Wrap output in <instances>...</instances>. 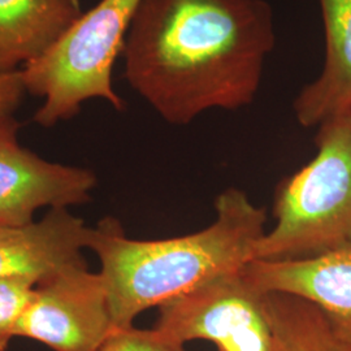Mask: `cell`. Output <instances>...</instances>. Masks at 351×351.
<instances>
[{
	"label": "cell",
	"mask_w": 351,
	"mask_h": 351,
	"mask_svg": "<svg viewBox=\"0 0 351 351\" xmlns=\"http://www.w3.org/2000/svg\"><path fill=\"white\" fill-rule=\"evenodd\" d=\"M265 0H141L121 56L124 77L172 125L249 106L275 47Z\"/></svg>",
	"instance_id": "1"
},
{
	"label": "cell",
	"mask_w": 351,
	"mask_h": 351,
	"mask_svg": "<svg viewBox=\"0 0 351 351\" xmlns=\"http://www.w3.org/2000/svg\"><path fill=\"white\" fill-rule=\"evenodd\" d=\"M215 211V221L202 230L149 241L129 239L117 219H101L88 249L101 262L114 329L134 326L143 311L254 259L265 233V210L229 188L216 198Z\"/></svg>",
	"instance_id": "2"
},
{
	"label": "cell",
	"mask_w": 351,
	"mask_h": 351,
	"mask_svg": "<svg viewBox=\"0 0 351 351\" xmlns=\"http://www.w3.org/2000/svg\"><path fill=\"white\" fill-rule=\"evenodd\" d=\"M314 159L285 177L274 194L276 220L254 259L298 261L351 243V112L326 120Z\"/></svg>",
	"instance_id": "3"
},
{
	"label": "cell",
	"mask_w": 351,
	"mask_h": 351,
	"mask_svg": "<svg viewBox=\"0 0 351 351\" xmlns=\"http://www.w3.org/2000/svg\"><path fill=\"white\" fill-rule=\"evenodd\" d=\"M139 1L99 0L43 56L21 69L27 94L45 101L33 117L38 125L51 128L69 120L95 98L119 111L124 108L113 88V65Z\"/></svg>",
	"instance_id": "4"
},
{
	"label": "cell",
	"mask_w": 351,
	"mask_h": 351,
	"mask_svg": "<svg viewBox=\"0 0 351 351\" xmlns=\"http://www.w3.org/2000/svg\"><path fill=\"white\" fill-rule=\"evenodd\" d=\"M158 308L154 329L177 343L204 339L219 351H272L265 293L245 268L215 277Z\"/></svg>",
	"instance_id": "5"
},
{
	"label": "cell",
	"mask_w": 351,
	"mask_h": 351,
	"mask_svg": "<svg viewBox=\"0 0 351 351\" xmlns=\"http://www.w3.org/2000/svg\"><path fill=\"white\" fill-rule=\"evenodd\" d=\"M113 330L104 278L90 272L85 262L38 284L16 337L34 339L53 351H97Z\"/></svg>",
	"instance_id": "6"
},
{
	"label": "cell",
	"mask_w": 351,
	"mask_h": 351,
	"mask_svg": "<svg viewBox=\"0 0 351 351\" xmlns=\"http://www.w3.org/2000/svg\"><path fill=\"white\" fill-rule=\"evenodd\" d=\"M19 129L16 119L0 124V226H24L42 207L68 208L90 201L95 175L45 160L19 142Z\"/></svg>",
	"instance_id": "7"
},
{
	"label": "cell",
	"mask_w": 351,
	"mask_h": 351,
	"mask_svg": "<svg viewBox=\"0 0 351 351\" xmlns=\"http://www.w3.org/2000/svg\"><path fill=\"white\" fill-rule=\"evenodd\" d=\"M94 228L68 208H51L40 220L10 228L0 236V278L21 277L40 284L73 264L85 263Z\"/></svg>",
	"instance_id": "8"
},
{
	"label": "cell",
	"mask_w": 351,
	"mask_h": 351,
	"mask_svg": "<svg viewBox=\"0 0 351 351\" xmlns=\"http://www.w3.org/2000/svg\"><path fill=\"white\" fill-rule=\"evenodd\" d=\"M245 274L264 293L311 302L351 332V243L298 261L252 259Z\"/></svg>",
	"instance_id": "9"
},
{
	"label": "cell",
	"mask_w": 351,
	"mask_h": 351,
	"mask_svg": "<svg viewBox=\"0 0 351 351\" xmlns=\"http://www.w3.org/2000/svg\"><path fill=\"white\" fill-rule=\"evenodd\" d=\"M326 32L322 75L302 88L294 112L302 126H319L351 112V0H319Z\"/></svg>",
	"instance_id": "10"
},
{
	"label": "cell",
	"mask_w": 351,
	"mask_h": 351,
	"mask_svg": "<svg viewBox=\"0 0 351 351\" xmlns=\"http://www.w3.org/2000/svg\"><path fill=\"white\" fill-rule=\"evenodd\" d=\"M81 13L71 0H0V73L38 60Z\"/></svg>",
	"instance_id": "11"
},
{
	"label": "cell",
	"mask_w": 351,
	"mask_h": 351,
	"mask_svg": "<svg viewBox=\"0 0 351 351\" xmlns=\"http://www.w3.org/2000/svg\"><path fill=\"white\" fill-rule=\"evenodd\" d=\"M272 351H351V332L311 302L265 293Z\"/></svg>",
	"instance_id": "12"
},
{
	"label": "cell",
	"mask_w": 351,
	"mask_h": 351,
	"mask_svg": "<svg viewBox=\"0 0 351 351\" xmlns=\"http://www.w3.org/2000/svg\"><path fill=\"white\" fill-rule=\"evenodd\" d=\"M37 284L29 278H0V351H7L23 316L34 298Z\"/></svg>",
	"instance_id": "13"
},
{
	"label": "cell",
	"mask_w": 351,
	"mask_h": 351,
	"mask_svg": "<svg viewBox=\"0 0 351 351\" xmlns=\"http://www.w3.org/2000/svg\"><path fill=\"white\" fill-rule=\"evenodd\" d=\"M97 351H186L185 345L164 337L152 329L134 326L114 329Z\"/></svg>",
	"instance_id": "14"
},
{
	"label": "cell",
	"mask_w": 351,
	"mask_h": 351,
	"mask_svg": "<svg viewBox=\"0 0 351 351\" xmlns=\"http://www.w3.org/2000/svg\"><path fill=\"white\" fill-rule=\"evenodd\" d=\"M26 94L21 69L0 73V124L14 119Z\"/></svg>",
	"instance_id": "15"
},
{
	"label": "cell",
	"mask_w": 351,
	"mask_h": 351,
	"mask_svg": "<svg viewBox=\"0 0 351 351\" xmlns=\"http://www.w3.org/2000/svg\"><path fill=\"white\" fill-rule=\"evenodd\" d=\"M73 4H75L77 8H81V0H71ZM82 10V8H81Z\"/></svg>",
	"instance_id": "16"
},
{
	"label": "cell",
	"mask_w": 351,
	"mask_h": 351,
	"mask_svg": "<svg viewBox=\"0 0 351 351\" xmlns=\"http://www.w3.org/2000/svg\"><path fill=\"white\" fill-rule=\"evenodd\" d=\"M8 229H10V228H5V226H0V236H1L3 233H5Z\"/></svg>",
	"instance_id": "17"
}]
</instances>
